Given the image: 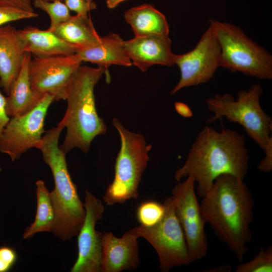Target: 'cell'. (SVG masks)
<instances>
[{
	"label": "cell",
	"mask_w": 272,
	"mask_h": 272,
	"mask_svg": "<svg viewBox=\"0 0 272 272\" xmlns=\"http://www.w3.org/2000/svg\"><path fill=\"white\" fill-rule=\"evenodd\" d=\"M248 166V152L243 134L228 128L217 131L207 125L198 133L174 178L179 182L192 177L197 184V194L202 197L217 177L230 174L244 179Z\"/></svg>",
	"instance_id": "cell-1"
},
{
	"label": "cell",
	"mask_w": 272,
	"mask_h": 272,
	"mask_svg": "<svg viewBox=\"0 0 272 272\" xmlns=\"http://www.w3.org/2000/svg\"><path fill=\"white\" fill-rule=\"evenodd\" d=\"M201 198L200 206L206 223L242 261L252 238L250 225L254 207L252 194L243 179L222 175Z\"/></svg>",
	"instance_id": "cell-2"
},
{
	"label": "cell",
	"mask_w": 272,
	"mask_h": 272,
	"mask_svg": "<svg viewBox=\"0 0 272 272\" xmlns=\"http://www.w3.org/2000/svg\"><path fill=\"white\" fill-rule=\"evenodd\" d=\"M106 71L101 67L81 65L72 76L67 86V106L58 125L66 128L60 148L66 154L74 148L87 153L97 136L106 132L107 127L97 113L94 88Z\"/></svg>",
	"instance_id": "cell-3"
},
{
	"label": "cell",
	"mask_w": 272,
	"mask_h": 272,
	"mask_svg": "<svg viewBox=\"0 0 272 272\" xmlns=\"http://www.w3.org/2000/svg\"><path fill=\"white\" fill-rule=\"evenodd\" d=\"M63 128L59 125L47 130L39 150L50 168L54 188L50 192L55 221L52 232L63 241L77 236L83 224L86 210L67 168L65 153L58 146Z\"/></svg>",
	"instance_id": "cell-4"
},
{
	"label": "cell",
	"mask_w": 272,
	"mask_h": 272,
	"mask_svg": "<svg viewBox=\"0 0 272 272\" xmlns=\"http://www.w3.org/2000/svg\"><path fill=\"white\" fill-rule=\"evenodd\" d=\"M262 92L261 85L255 84L248 90L238 91L236 99L228 93L208 98L206 105L213 115L207 121L211 123L225 118L237 123L264 154H272V119L261 106Z\"/></svg>",
	"instance_id": "cell-5"
},
{
	"label": "cell",
	"mask_w": 272,
	"mask_h": 272,
	"mask_svg": "<svg viewBox=\"0 0 272 272\" xmlns=\"http://www.w3.org/2000/svg\"><path fill=\"white\" fill-rule=\"evenodd\" d=\"M112 122L119 134L121 146L115 161L113 180L103 197L109 206L138 198L151 148L142 134L127 129L117 118H113Z\"/></svg>",
	"instance_id": "cell-6"
},
{
	"label": "cell",
	"mask_w": 272,
	"mask_h": 272,
	"mask_svg": "<svg viewBox=\"0 0 272 272\" xmlns=\"http://www.w3.org/2000/svg\"><path fill=\"white\" fill-rule=\"evenodd\" d=\"M221 49L220 66L262 80L272 79V56L238 27L211 20Z\"/></svg>",
	"instance_id": "cell-7"
},
{
	"label": "cell",
	"mask_w": 272,
	"mask_h": 272,
	"mask_svg": "<svg viewBox=\"0 0 272 272\" xmlns=\"http://www.w3.org/2000/svg\"><path fill=\"white\" fill-rule=\"evenodd\" d=\"M165 211L162 220L152 227L139 226L130 229L146 239L155 249L161 271L191 263L185 235L177 218L172 196L164 201Z\"/></svg>",
	"instance_id": "cell-8"
},
{
	"label": "cell",
	"mask_w": 272,
	"mask_h": 272,
	"mask_svg": "<svg viewBox=\"0 0 272 272\" xmlns=\"http://www.w3.org/2000/svg\"><path fill=\"white\" fill-rule=\"evenodd\" d=\"M191 176L179 181L172 190L175 211L186 239L191 262L203 258L207 253L208 240L202 215Z\"/></svg>",
	"instance_id": "cell-9"
},
{
	"label": "cell",
	"mask_w": 272,
	"mask_h": 272,
	"mask_svg": "<svg viewBox=\"0 0 272 272\" xmlns=\"http://www.w3.org/2000/svg\"><path fill=\"white\" fill-rule=\"evenodd\" d=\"M54 101L46 93L29 112L11 117L0 137V152L14 161L29 149H39L44 132V120L50 105Z\"/></svg>",
	"instance_id": "cell-10"
},
{
	"label": "cell",
	"mask_w": 272,
	"mask_h": 272,
	"mask_svg": "<svg viewBox=\"0 0 272 272\" xmlns=\"http://www.w3.org/2000/svg\"><path fill=\"white\" fill-rule=\"evenodd\" d=\"M220 45L210 25L193 49L183 54H175L174 62L180 70V78L170 95L184 88L209 82L220 67Z\"/></svg>",
	"instance_id": "cell-11"
},
{
	"label": "cell",
	"mask_w": 272,
	"mask_h": 272,
	"mask_svg": "<svg viewBox=\"0 0 272 272\" xmlns=\"http://www.w3.org/2000/svg\"><path fill=\"white\" fill-rule=\"evenodd\" d=\"M82 61L77 53L31 59L28 74L32 90L52 96L54 101L65 100L70 80Z\"/></svg>",
	"instance_id": "cell-12"
},
{
	"label": "cell",
	"mask_w": 272,
	"mask_h": 272,
	"mask_svg": "<svg viewBox=\"0 0 272 272\" xmlns=\"http://www.w3.org/2000/svg\"><path fill=\"white\" fill-rule=\"evenodd\" d=\"M86 210L83 224L77 235L78 257L71 272H100L102 233L96 230L105 208L100 200L85 191Z\"/></svg>",
	"instance_id": "cell-13"
},
{
	"label": "cell",
	"mask_w": 272,
	"mask_h": 272,
	"mask_svg": "<svg viewBox=\"0 0 272 272\" xmlns=\"http://www.w3.org/2000/svg\"><path fill=\"white\" fill-rule=\"evenodd\" d=\"M130 230L120 237L111 232L102 233L100 272L134 270L140 263L138 238Z\"/></svg>",
	"instance_id": "cell-14"
},
{
	"label": "cell",
	"mask_w": 272,
	"mask_h": 272,
	"mask_svg": "<svg viewBox=\"0 0 272 272\" xmlns=\"http://www.w3.org/2000/svg\"><path fill=\"white\" fill-rule=\"evenodd\" d=\"M171 43L169 35H152L124 41V47L132 64L146 72L156 64L174 65Z\"/></svg>",
	"instance_id": "cell-15"
},
{
	"label": "cell",
	"mask_w": 272,
	"mask_h": 272,
	"mask_svg": "<svg viewBox=\"0 0 272 272\" xmlns=\"http://www.w3.org/2000/svg\"><path fill=\"white\" fill-rule=\"evenodd\" d=\"M24 44L17 30L11 25L0 28V86L8 95L23 63Z\"/></svg>",
	"instance_id": "cell-16"
},
{
	"label": "cell",
	"mask_w": 272,
	"mask_h": 272,
	"mask_svg": "<svg viewBox=\"0 0 272 272\" xmlns=\"http://www.w3.org/2000/svg\"><path fill=\"white\" fill-rule=\"evenodd\" d=\"M17 31L26 52L35 57L71 55L78 51L77 48L48 29L42 30L29 26Z\"/></svg>",
	"instance_id": "cell-17"
},
{
	"label": "cell",
	"mask_w": 272,
	"mask_h": 272,
	"mask_svg": "<svg viewBox=\"0 0 272 272\" xmlns=\"http://www.w3.org/2000/svg\"><path fill=\"white\" fill-rule=\"evenodd\" d=\"M77 54L83 61L96 64L106 71L111 65L129 66L132 65L124 47V40L117 34L111 33L101 38L94 45L78 51Z\"/></svg>",
	"instance_id": "cell-18"
},
{
	"label": "cell",
	"mask_w": 272,
	"mask_h": 272,
	"mask_svg": "<svg viewBox=\"0 0 272 272\" xmlns=\"http://www.w3.org/2000/svg\"><path fill=\"white\" fill-rule=\"evenodd\" d=\"M31 54L26 52L21 71L13 82L6 100V111L9 116L23 115L33 109L44 95L34 91L28 74Z\"/></svg>",
	"instance_id": "cell-19"
},
{
	"label": "cell",
	"mask_w": 272,
	"mask_h": 272,
	"mask_svg": "<svg viewBox=\"0 0 272 272\" xmlns=\"http://www.w3.org/2000/svg\"><path fill=\"white\" fill-rule=\"evenodd\" d=\"M124 17L135 36L169 34L165 16L152 5L145 4L131 8L125 12Z\"/></svg>",
	"instance_id": "cell-20"
},
{
	"label": "cell",
	"mask_w": 272,
	"mask_h": 272,
	"mask_svg": "<svg viewBox=\"0 0 272 272\" xmlns=\"http://www.w3.org/2000/svg\"><path fill=\"white\" fill-rule=\"evenodd\" d=\"M52 32L78 51L95 45L101 38L88 16L77 14L72 16Z\"/></svg>",
	"instance_id": "cell-21"
},
{
	"label": "cell",
	"mask_w": 272,
	"mask_h": 272,
	"mask_svg": "<svg viewBox=\"0 0 272 272\" xmlns=\"http://www.w3.org/2000/svg\"><path fill=\"white\" fill-rule=\"evenodd\" d=\"M37 209L33 222L25 229L23 238L27 239L41 232H52L55 221L50 192L42 180L36 182Z\"/></svg>",
	"instance_id": "cell-22"
},
{
	"label": "cell",
	"mask_w": 272,
	"mask_h": 272,
	"mask_svg": "<svg viewBox=\"0 0 272 272\" xmlns=\"http://www.w3.org/2000/svg\"><path fill=\"white\" fill-rule=\"evenodd\" d=\"M33 5L35 7L45 12L48 15L50 19V24L47 29L51 31H53L72 16L69 9L61 1L55 0L49 2L33 0Z\"/></svg>",
	"instance_id": "cell-23"
},
{
	"label": "cell",
	"mask_w": 272,
	"mask_h": 272,
	"mask_svg": "<svg viewBox=\"0 0 272 272\" xmlns=\"http://www.w3.org/2000/svg\"><path fill=\"white\" fill-rule=\"evenodd\" d=\"M165 211L164 203L155 200L144 201L137 209L136 219L141 226L152 227L162 220Z\"/></svg>",
	"instance_id": "cell-24"
},
{
	"label": "cell",
	"mask_w": 272,
	"mask_h": 272,
	"mask_svg": "<svg viewBox=\"0 0 272 272\" xmlns=\"http://www.w3.org/2000/svg\"><path fill=\"white\" fill-rule=\"evenodd\" d=\"M236 272H271L272 246L261 247L250 261L238 265Z\"/></svg>",
	"instance_id": "cell-25"
},
{
	"label": "cell",
	"mask_w": 272,
	"mask_h": 272,
	"mask_svg": "<svg viewBox=\"0 0 272 272\" xmlns=\"http://www.w3.org/2000/svg\"><path fill=\"white\" fill-rule=\"evenodd\" d=\"M35 12H30L12 7H0V28L11 22L38 17Z\"/></svg>",
	"instance_id": "cell-26"
},
{
	"label": "cell",
	"mask_w": 272,
	"mask_h": 272,
	"mask_svg": "<svg viewBox=\"0 0 272 272\" xmlns=\"http://www.w3.org/2000/svg\"><path fill=\"white\" fill-rule=\"evenodd\" d=\"M17 259V253L13 248L8 246H0V272L11 270Z\"/></svg>",
	"instance_id": "cell-27"
},
{
	"label": "cell",
	"mask_w": 272,
	"mask_h": 272,
	"mask_svg": "<svg viewBox=\"0 0 272 272\" xmlns=\"http://www.w3.org/2000/svg\"><path fill=\"white\" fill-rule=\"evenodd\" d=\"M70 11L75 12L77 15L88 16L90 10L96 8V4L88 0H63Z\"/></svg>",
	"instance_id": "cell-28"
},
{
	"label": "cell",
	"mask_w": 272,
	"mask_h": 272,
	"mask_svg": "<svg viewBox=\"0 0 272 272\" xmlns=\"http://www.w3.org/2000/svg\"><path fill=\"white\" fill-rule=\"evenodd\" d=\"M0 7H12L30 12H35L31 0H0Z\"/></svg>",
	"instance_id": "cell-29"
},
{
	"label": "cell",
	"mask_w": 272,
	"mask_h": 272,
	"mask_svg": "<svg viewBox=\"0 0 272 272\" xmlns=\"http://www.w3.org/2000/svg\"><path fill=\"white\" fill-rule=\"evenodd\" d=\"M6 100L0 90V137L10 119L6 111Z\"/></svg>",
	"instance_id": "cell-30"
},
{
	"label": "cell",
	"mask_w": 272,
	"mask_h": 272,
	"mask_svg": "<svg viewBox=\"0 0 272 272\" xmlns=\"http://www.w3.org/2000/svg\"><path fill=\"white\" fill-rule=\"evenodd\" d=\"M177 111L184 117H190L192 115V112L190 108L185 104L177 102L175 104Z\"/></svg>",
	"instance_id": "cell-31"
},
{
	"label": "cell",
	"mask_w": 272,
	"mask_h": 272,
	"mask_svg": "<svg viewBox=\"0 0 272 272\" xmlns=\"http://www.w3.org/2000/svg\"><path fill=\"white\" fill-rule=\"evenodd\" d=\"M125 1L126 0H106V5L108 8L113 9Z\"/></svg>",
	"instance_id": "cell-32"
},
{
	"label": "cell",
	"mask_w": 272,
	"mask_h": 272,
	"mask_svg": "<svg viewBox=\"0 0 272 272\" xmlns=\"http://www.w3.org/2000/svg\"><path fill=\"white\" fill-rule=\"evenodd\" d=\"M42 1L51 2V1H54L55 0H42ZM59 1H62L63 0H59Z\"/></svg>",
	"instance_id": "cell-33"
},
{
	"label": "cell",
	"mask_w": 272,
	"mask_h": 272,
	"mask_svg": "<svg viewBox=\"0 0 272 272\" xmlns=\"http://www.w3.org/2000/svg\"><path fill=\"white\" fill-rule=\"evenodd\" d=\"M88 1L91 3L93 2V0H88Z\"/></svg>",
	"instance_id": "cell-34"
}]
</instances>
